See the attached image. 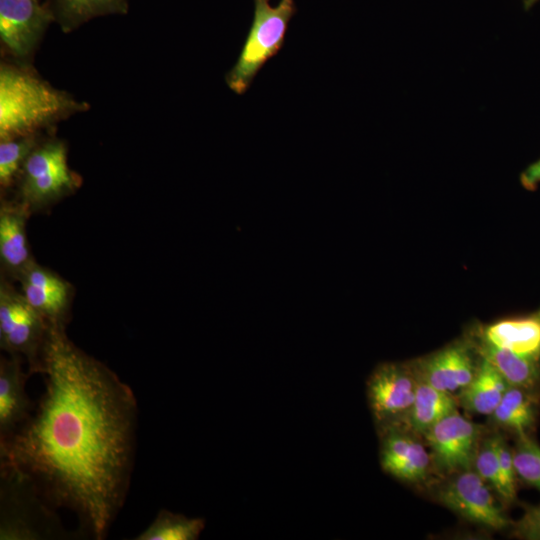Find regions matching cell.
<instances>
[{"instance_id":"obj_1","label":"cell","mask_w":540,"mask_h":540,"mask_svg":"<svg viewBox=\"0 0 540 540\" xmlns=\"http://www.w3.org/2000/svg\"><path fill=\"white\" fill-rule=\"evenodd\" d=\"M44 390L29 419L0 442V463L25 475L54 509L103 540L129 489L135 451L133 390L50 325L42 353Z\"/></svg>"},{"instance_id":"obj_2","label":"cell","mask_w":540,"mask_h":540,"mask_svg":"<svg viewBox=\"0 0 540 540\" xmlns=\"http://www.w3.org/2000/svg\"><path fill=\"white\" fill-rule=\"evenodd\" d=\"M89 109L53 87L25 62L0 65V140L45 134L69 117Z\"/></svg>"},{"instance_id":"obj_3","label":"cell","mask_w":540,"mask_h":540,"mask_svg":"<svg viewBox=\"0 0 540 540\" xmlns=\"http://www.w3.org/2000/svg\"><path fill=\"white\" fill-rule=\"evenodd\" d=\"M0 539L48 540L67 538L57 510L21 472L0 465Z\"/></svg>"},{"instance_id":"obj_4","label":"cell","mask_w":540,"mask_h":540,"mask_svg":"<svg viewBox=\"0 0 540 540\" xmlns=\"http://www.w3.org/2000/svg\"><path fill=\"white\" fill-rule=\"evenodd\" d=\"M253 20L234 66L226 73L228 88L237 95L245 94L255 77L285 42L289 22L297 8L294 0H253Z\"/></svg>"},{"instance_id":"obj_5","label":"cell","mask_w":540,"mask_h":540,"mask_svg":"<svg viewBox=\"0 0 540 540\" xmlns=\"http://www.w3.org/2000/svg\"><path fill=\"white\" fill-rule=\"evenodd\" d=\"M81 184L82 178L68 164L66 143L46 136L24 164L15 198L33 214L74 194Z\"/></svg>"},{"instance_id":"obj_6","label":"cell","mask_w":540,"mask_h":540,"mask_svg":"<svg viewBox=\"0 0 540 540\" xmlns=\"http://www.w3.org/2000/svg\"><path fill=\"white\" fill-rule=\"evenodd\" d=\"M50 324L16 289L11 280H0V347L28 365L29 374H40L42 353Z\"/></svg>"},{"instance_id":"obj_7","label":"cell","mask_w":540,"mask_h":540,"mask_svg":"<svg viewBox=\"0 0 540 540\" xmlns=\"http://www.w3.org/2000/svg\"><path fill=\"white\" fill-rule=\"evenodd\" d=\"M433 497L461 518L491 530L510 528L508 518L496 501L493 489L474 470L469 469L439 477Z\"/></svg>"},{"instance_id":"obj_8","label":"cell","mask_w":540,"mask_h":540,"mask_svg":"<svg viewBox=\"0 0 540 540\" xmlns=\"http://www.w3.org/2000/svg\"><path fill=\"white\" fill-rule=\"evenodd\" d=\"M418 384L412 361L383 362L374 368L366 383V395L377 430L403 423Z\"/></svg>"},{"instance_id":"obj_9","label":"cell","mask_w":540,"mask_h":540,"mask_svg":"<svg viewBox=\"0 0 540 540\" xmlns=\"http://www.w3.org/2000/svg\"><path fill=\"white\" fill-rule=\"evenodd\" d=\"M484 427L462 416L456 409L423 436L430 448L433 467L439 477L474 469V461L483 436Z\"/></svg>"},{"instance_id":"obj_10","label":"cell","mask_w":540,"mask_h":540,"mask_svg":"<svg viewBox=\"0 0 540 540\" xmlns=\"http://www.w3.org/2000/svg\"><path fill=\"white\" fill-rule=\"evenodd\" d=\"M412 362L421 380L457 398L477 374L481 357L465 336Z\"/></svg>"},{"instance_id":"obj_11","label":"cell","mask_w":540,"mask_h":540,"mask_svg":"<svg viewBox=\"0 0 540 540\" xmlns=\"http://www.w3.org/2000/svg\"><path fill=\"white\" fill-rule=\"evenodd\" d=\"M52 22L49 6L40 0H0L1 43L16 61L35 52Z\"/></svg>"},{"instance_id":"obj_12","label":"cell","mask_w":540,"mask_h":540,"mask_svg":"<svg viewBox=\"0 0 540 540\" xmlns=\"http://www.w3.org/2000/svg\"><path fill=\"white\" fill-rule=\"evenodd\" d=\"M380 465L383 471L399 481L423 484L435 473L432 457L423 438L404 426L378 429Z\"/></svg>"},{"instance_id":"obj_13","label":"cell","mask_w":540,"mask_h":540,"mask_svg":"<svg viewBox=\"0 0 540 540\" xmlns=\"http://www.w3.org/2000/svg\"><path fill=\"white\" fill-rule=\"evenodd\" d=\"M17 281L27 301L50 325L66 327L74 295L70 282L36 260Z\"/></svg>"},{"instance_id":"obj_14","label":"cell","mask_w":540,"mask_h":540,"mask_svg":"<svg viewBox=\"0 0 540 540\" xmlns=\"http://www.w3.org/2000/svg\"><path fill=\"white\" fill-rule=\"evenodd\" d=\"M32 213L14 198L1 199L0 204V264L2 276L17 281L23 271L35 260L31 254L27 221Z\"/></svg>"},{"instance_id":"obj_15","label":"cell","mask_w":540,"mask_h":540,"mask_svg":"<svg viewBox=\"0 0 540 540\" xmlns=\"http://www.w3.org/2000/svg\"><path fill=\"white\" fill-rule=\"evenodd\" d=\"M17 355L0 359V442L10 438L31 416L34 404L26 392L30 376Z\"/></svg>"},{"instance_id":"obj_16","label":"cell","mask_w":540,"mask_h":540,"mask_svg":"<svg viewBox=\"0 0 540 540\" xmlns=\"http://www.w3.org/2000/svg\"><path fill=\"white\" fill-rule=\"evenodd\" d=\"M474 328L488 342L540 361V309L523 317L501 319Z\"/></svg>"},{"instance_id":"obj_17","label":"cell","mask_w":540,"mask_h":540,"mask_svg":"<svg viewBox=\"0 0 540 540\" xmlns=\"http://www.w3.org/2000/svg\"><path fill=\"white\" fill-rule=\"evenodd\" d=\"M466 336L479 356L489 362L509 385L540 391V361L520 356L488 342L474 327Z\"/></svg>"},{"instance_id":"obj_18","label":"cell","mask_w":540,"mask_h":540,"mask_svg":"<svg viewBox=\"0 0 540 540\" xmlns=\"http://www.w3.org/2000/svg\"><path fill=\"white\" fill-rule=\"evenodd\" d=\"M540 410V391L509 385L496 409L489 416L492 425L515 437L531 435Z\"/></svg>"},{"instance_id":"obj_19","label":"cell","mask_w":540,"mask_h":540,"mask_svg":"<svg viewBox=\"0 0 540 540\" xmlns=\"http://www.w3.org/2000/svg\"><path fill=\"white\" fill-rule=\"evenodd\" d=\"M509 384L486 360L481 358L474 379L457 396L458 405L474 414L490 416Z\"/></svg>"},{"instance_id":"obj_20","label":"cell","mask_w":540,"mask_h":540,"mask_svg":"<svg viewBox=\"0 0 540 540\" xmlns=\"http://www.w3.org/2000/svg\"><path fill=\"white\" fill-rule=\"evenodd\" d=\"M457 398L442 392L419 378L413 405L401 425L421 437L439 420L456 410Z\"/></svg>"},{"instance_id":"obj_21","label":"cell","mask_w":540,"mask_h":540,"mask_svg":"<svg viewBox=\"0 0 540 540\" xmlns=\"http://www.w3.org/2000/svg\"><path fill=\"white\" fill-rule=\"evenodd\" d=\"M47 5L64 33L97 17L124 15L129 8L127 0H50Z\"/></svg>"},{"instance_id":"obj_22","label":"cell","mask_w":540,"mask_h":540,"mask_svg":"<svg viewBox=\"0 0 540 540\" xmlns=\"http://www.w3.org/2000/svg\"><path fill=\"white\" fill-rule=\"evenodd\" d=\"M205 524L204 518L187 517L180 513L162 509L148 527L134 539L196 540L204 530Z\"/></svg>"},{"instance_id":"obj_23","label":"cell","mask_w":540,"mask_h":540,"mask_svg":"<svg viewBox=\"0 0 540 540\" xmlns=\"http://www.w3.org/2000/svg\"><path fill=\"white\" fill-rule=\"evenodd\" d=\"M45 137V134H31L0 140V186L2 191L16 186L25 162Z\"/></svg>"},{"instance_id":"obj_24","label":"cell","mask_w":540,"mask_h":540,"mask_svg":"<svg viewBox=\"0 0 540 540\" xmlns=\"http://www.w3.org/2000/svg\"><path fill=\"white\" fill-rule=\"evenodd\" d=\"M512 453L517 479L540 491V446L538 443L531 435L518 436L512 447Z\"/></svg>"},{"instance_id":"obj_25","label":"cell","mask_w":540,"mask_h":540,"mask_svg":"<svg viewBox=\"0 0 540 540\" xmlns=\"http://www.w3.org/2000/svg\"><path fill=\"white\" fill-rule=\"evenodd\" d=\"M474 470L493 489L500 500L501 473L496 445V433L483 436L474 461Z\"/></svg>"},{"instance_id":"obj_26","label":"cell","mask_w":540,"mask_h":540,"mask_svg":"<svg viewBox=\"0 0 540 540\" xmlns=\"http://www.w3.org/2000/svg\"><path fill=\"white\" fill-rule=\"evenodd\" d=\"M496 445L501 473L500 501L512 504L517 498V475L514 467L512 448L502 434L496 433Z\"/></svg>"},{"instance_id":"obj_27","label":"cell","mask_w":540,"mask_h":540,"mask_svg":"<svg viewBox=\"0 0 540 540\" xmlns=\"http://www.w3.org/2000/svg\"><path fill=\"white\" fill-rule=\"evenodd\" d=\"M522 516L513 521L512 535L526 540H540V504L524 505Z\"/></svg>"},{"instance_id":"obj_28","label":"cell","mask_w":540,"mask_h":540,"mask_svg":"<svg viewBox=\"0 0 540 540\" xmlns=\"http://www.w3.org/2000/svg\"><path fill=\"white\" fill-rule=\"evenodd\" d=\"M520 182L527 190H534L540 183V159L529 165L520 175Z\"/></svg>"},{"instance_id":"obj_29","label":"cell","mask_w":540,"mask_h":540,"mask_svg":"<svg viewBox=\"0 0 540 540\" xmlns=\"http://www.w3.org/2000/svg\"><path fill=\"white\" fill-rule=\"evenodd\" d=\"M539 0H524L523 2V5H524V9L525 10H528L530 9L533 5H535Z\"/></svg>"}]
</instances>
